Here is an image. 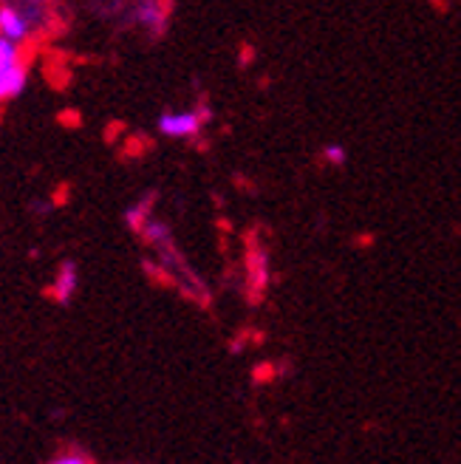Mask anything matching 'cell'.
<instances>
[{"label": "cell", "instance_id": "1", "mask_svg": "<svg viewBox=\"0 0 461 464\" xmlns=\"http://www.w3.org/2000/svg\"><path fill=\"white\" fill-rule=\"evenodd\" d=\"M29 85L26 45L0 37V102L20 97Z\"/></svg>", "mask_w": 461, "mask_h": 464}, {"label": "cell", "instance_id": "2", "mask_svg": "<svg viewBox=\"0 0 461 464\" xmlns=\"http://www.w3.org/2000/svg\"><path fill=\"white\" fill-rule=\"evenodd\" d=\"M210 122V108H181V111H165L158 116V133L168 139H196L204 125Z\"/></svg>", "mask_w": 461, "mask_h": 464}, {"label": "cell", "instance_id": "3", "mask_svg": "<svg viewBox=\"0 0 461 464\" xmlns=\"http://www.w3.org/2000/svg\"><path fill=\"white\" fill-rule=\"evenodd\" d=\"M0 37L20 43V45H29L37 37L34 23L14 0H0Z\"/></svg>", "mask_w": 461, "mask_h": 464}, {"label": "cell", "instance_id": "4", "mask_svg": "<svg viewBox=\"0 0 461 464\" xmlns=\"http://www.w3.org/2000/svg\"><path fill=\"white\" fill-rule=\"evenodd\" d=\"M133 20L150 37H161L168 29V0H136Z\"/></svg>", "mask_w": 461, "mask_h": 464}, {"label": "cell", "instance_id": "5", "mask_svg": "<svg viewBox=\"0 0 461 464\" xmlns=\"http://www.w3.org/2000/svg\"><path fill=\"white\" fill-rule=\"evenodd\" d=\"M80 289V269L74 261H62L57 275H54V284H52V295L57 304H68Z\"/></svg>", "mask_w": 461, "mask_h": 464}, {"label": "cell", "instance_id": "6", "mask_svg": "<svg viewBox=\"0 0 461 464\" xmlns=\"http://www.w3.org/2000/svg\"><path fill=\"white\" fill-rule=\"evenodd\" d=\"M320 156H322V161H326L329 168H342L345 161H349V150H345L340 142H329L326 148L320 150Z\"/></svg>", "mask_w": 461, "mask_h": 464}, {"label": "cell", "instance_id": "7", "mask_svg": "<svg viewBox=\"0 0 461 464\" xmlns=\"http://www.w3.org/2000/svg\"><path fill=\"white\" fill-rule=\"evenodd\" d=\"M52 464H91V461L80 453H65V456H57Z\"/></svg>", "mask_w": 461, "mask_h": 464}]
</instances>
